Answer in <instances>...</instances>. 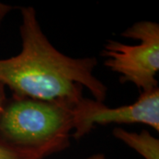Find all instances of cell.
<instances>
[{"mask_svg": "<svg viewBox=\"0 0 159 159\" xmlns=\"http://www.w3.org/2000/svg\"><path fill=\"white\" fill-rule=\"evenodd\" d=\"M21 51L0 59V83L15 97L56 101L77 106L87 89L103 102L107 87L94 75L96 57H72L57 50L41 29L33 7H22Z\"/></svg>", "mask_w": 159, "mask_h": 159, "instance_id": "1", "label": "cell"}, {"mask_svg": "<svg viewBox=\"0 0 159 159\" xmlns=\"http://www.w3.org/2000/svg\"><path fill=\"white\" fill-rule=\"evenodd\" d=\"M76 106L11 96L0 118V140L29 149L70 146Z\"/></svg>", "mask_w": 159, "mask_h": 159, "instance_id": "2", "label": "cell"}, {"mask_svg": "<svg viewBox=\"0 0 159 159\" xmlns=\"http://www.w3.org/2000/svg\"><path fill=\"white\" fill-rule=\"evenodd\" d=\"M124 37L137 39L140 43L128 45L109 40L101 56L103 65L119 74L120 83L130 82L141 92L158 88L156 75L159 70V24L142 20L134 23L121 34Z\"/></svg>", "mask_w": 159, "mask_h": 159, "instance_id": "3", "label": "cell"}, {"mask_svg": "<svg viewBox=\"0 0 159 159\" xmlns=\"http://www.w3.org/2000/svg\"><path fill=\"white\" fill-rule=\"evenodd\" d=\"M144 124L159 131V89L141 92L136 101L128 105L111 108L103 102L84 97L74 110L75 140L89 134L95 125Z\"/></svg>", "mask_w": 159, "mask_h": 159, "instance_id": "4", "label": "cell"}, {"mask_svg": "<svg viewBox=\"0 0 159 159\" xmlns=\"http://www.w3.org/2000/svg\"><path fill=\"white\" fill-rule=\"evenodd\" d=\"M112 134L137 151L143 159H159V140L148 131L142 130L141 133H134L121 127H115Z\"/></svg>", "mask_w": 159, "mask_h": 159, "instance_id": "5", "label": "cell"}, {"mask_svg": "<svg viewBox=\"0 0 159 159\" xmlns=\"http://www.w3.org/2000/svg\"><path fill=\"white\" fill-rule=\"evenodd\" d=\"M63 151L58 147L29 149L13 147L0 140V159H45L53 154Z\"/></svg>", "mask_w": 159, "mask_h": 159, "instance_id": "6", "label": "cell"}, {"mask_svg": "<svg viewBox=\"0 0 159 159\" xmlns=\"http://www.w3.org/2000/svg\"><path fill=\"white\" fill-rule=\"evenodd\" d=\"M6 101H7V97L6 94V87L0 83V118L3 113Z\"/></svg>", "mask_w": 159, "mask_h": 159, "instance_id": "7", "label": "cell"}, {"mask_svg": "<svg viewBox=\"0 0 159 159\" xmlns=\"http://www.w3.org/2000/svg\"><path fill=\"white\" fill-rule=\"evenodd\" d=\"M86 159H108V158L105 157V155H104V154L97 153V154L92 155V156L89 157H87Z\"/></svg>", "mask_w": 159, "mask_h": 159, "instance_id": "8", "label": "cell"}]
</instances>
